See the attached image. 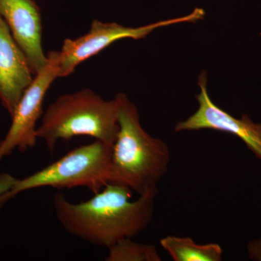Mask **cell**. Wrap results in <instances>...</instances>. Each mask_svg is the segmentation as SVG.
Returning a JSON list of instances; mask_svg holds the SVG:
<instances>
[{
	"label": "cell",
	"instance_id": "cell-1",
	"mask_svg": "<svg viewBox=\"0 0 261 261\" xmlns=\"http://www.w3.org/2000/svg\"><path fill=\"white\" fill-rule=\"evenodd\" d=\"M132 192L123 185L108 183L92 198L77 204L58 192L53 197L55 214L72 236L108 249L122 239L135 238L152 221L158 189L134 201Z\"/></svg>",
	"mask_w": 261,
	"mask_h": 261
},
{
	"label": "cell",
	"instance_id": "cell-2",
	"mask_svg": "<svg viewBox=\"0 0 261 261\" xmlns=\"http://www.w3.org/2000/svg\"><path fill=\"white\" fill-rule=\"evenodd\" d=\"M119 126L113 145L109 183L130 188L142 195L157 190L168 172L171 152L167 144L149 135L140 123V113L124 94H117Z\"/></svg>",
	"mask_w": 261,
	"mask_h": 261
},
{
	"label": "cell",
	"instance_id": "cell-3",
	"mask_svg": "<svg viewBox=\"0 0 261 261\" xmlns=\"http://www.w3.org/2000/svg\"><path fill=\"white\" fill-rule=\"evenodd\" d=\"M119 126L116 98L106 100L89 89L61 95L49 105L37 127V138L51 154L58 141L87 136L113 146Z\"/></svg>",
	"mask_w": 261,
	"mask_h": 261
},
{
	"label": "cell",
	"instance_id": "cell-4",
	"mask_svg": "<svg viewBox=\"0 0 261 261\" xmlns=\"http://www.w3.org/2000/svg\"><path fill=\"white\" fill-rule=\"evenodd\" d=\"M112 149L113 146L95 140L72 149L40 171L17 179L9 192L0 195V207L20 192L42 187H84L94 195L98 193L110 182Z\"/></svg>",
	"mask_w": 261,
	"mask_h": 261
},
{
	"label": "cell",
	"instance_id": "cell-5",
	"mask_svg": "<svg viewBox=\"0 0 261 261\" xmlns=\"http://www.w3.org/2000/svg\"><path fill=\"white\" fill-rule=\"evenodd\" d=\"M204 16L203 10L195 8L186 16L162 20L137 28L94 20L88 33L75 39H65L61 51H51L56 63L58 78L71 74L80 63L96 56L120 39H143L156 29L173 24L197 21L203 19Z\"/></svg>",
	"mask_w": 261,
	"mask_h": 261
},
{
	"label": "cell",
	"instance_id": "cell-6",
	"mask_svg": "<svg viewBox=\"0 0 261 261\" xmlns=\"http://www.w3.org/2000/svg\"><path fill=\"white\" fill-rule=\"evenodd\" d=\"M47 64L34 75L11 116L8 133L0 142V161L18 149L24 152L37 144V123L43 113V102L51 84L58 78L54 58L49 51Z\"/></svg>",
	"mask_w": 261,
	"mask_h": 261
},
{
	"label": "cell",
	"instance_id": "cell-7",
	"mask_svg": "<svg viewBox=\"0 0 261 261\" xmlns=\"http://www.w3.org/2000/svg\"><path fill=\"white\" fill-rule=\"evenodd\" d=\"M200 92L197 96L199 107L193 115L175 126V132L211 129L227 132L241 139L247 148L261 161V123L252 121L247 115L234 118L218 107L212 100L207 89V75L202 72L199 76Z\"/></svg>",
	"mask_w": 261,
	"mask_h": 261
},
{
	"label": "cell",
	"instance_id": "cell-8",
	"mask_svg": "<svg viewBox=\"0 0 261 261\" xmlns=\"http://www.w3.org/2000/svg\"><path fill=\"white\" fill-rule=\"evenodd\" d=\"M0 15L35 75L47 64L42 44L40 10L33 0H0Z\"/></svg>",
	"mask_w": 261,
	"mask_h": 261
},
{
	"label": "cell",
	"instance_id": "cell-9",
	"mask_svg": "<svg viewBox=\"0 0 261 261\" xmlns=\"http://www.w3.org/2000/svg\"><path fill=\"white\" fill-rule=\"evenodd\" d=\"M34 78L27 57L0 15V100L10 116Z\"/></svg>",
	"mask_w": 261,
	"mask_h": 261
},
{
	"label": "cell",
	"instance_id": "cell-10",
	"mask_svg": "<svg viewBox=\"0 0 261 261\" xmlns=\"http://www.w3.org/2000/svg\"><path fill=\"white\" fill-rule=\"evenodd\" d=\"M174 261H221L222 247L219 244L200 245L190 238L168 235L160 242Z\"/></svg>",
	"mask_w": 261,
	"mask_h": 261
},
{
	"label": "cell",
	"instance_id": "cell-11",
	"mask_svg": "<svg viewBox=\"0 0 261 261\" xmlns=\"http://www.w3.org/2000/svg\"><path fill=\"white\" fill-rule=\"evenodd\" d=\"M106 261H161L157 247L153 245L141 244L124 238L108 248Z\"/></svg>",
	"mask_w": 261,
	"mask_h": 261
},
{
	"label": "cell",
	"instance_id": "cell-12",
	"mask_svg": "<svg viewBox=\"0 0 261 261\" xmlns=\"http://www.w3.org/2000/svg\"><path fill=\"white\" fill-rule=\"evenodd\" d=\"M16 180L17 178L13 177L9 173H4L0 174V195L9 192L15 185Z\"/></svg>",
	"mask_w": 261,
	"mask_h": 261
},
{
	"label": "cell",
	"instance_id": "cell-13",
	"mask_svg": "<svg viewBox=\"0 0 261 261\" xmlns=\"http://www.w3.org/2000/svg\"><path fill=\"white\" fill-rule=\"evenodd\" d=\"M247 252L250 260L261 261V239L250 242L247 245Z\"/></svg>",
	"mask_w": 261,
	"mask_h": 261
}]
</instances>
